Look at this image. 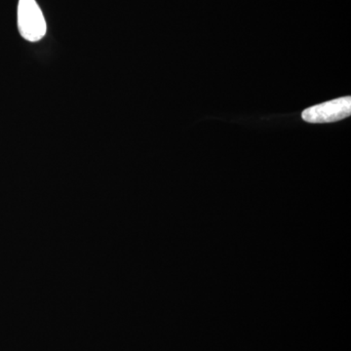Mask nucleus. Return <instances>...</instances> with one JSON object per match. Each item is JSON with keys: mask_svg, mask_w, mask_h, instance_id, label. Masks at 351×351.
Listing matches in <instances>:
<instances>
[{"mask_svg": "<svg viewBox=\"0 0 351 351\" xmlns=\"http://www.w3.org/2000/svg\"><path fill=\"white\" fill-rule=\"evenodd\" d=\"M18 27L25 40L36 43L45 36V18L36 0H20L18 4Z\"/></svg>", "mask_w": 351, "mask_h": 351, "instance_id": "f257e3e1", "label": "nucleus"}, {"mask_svg": "<svg viewBox=\"0 0 351 351\" xmlns=\"http://www.w3.org/2000/svg\"><path fill=\"white\" fill-rule=\"evenodd\" d=\"M350 114L351 98L348 96L306 108L302 117L308 123H331L348 119Z\"/></svg>", "mask_w": 351, "mask_h": 351, "instance_id": "f03ea898", "label": "nucleus"}]
</instances>
